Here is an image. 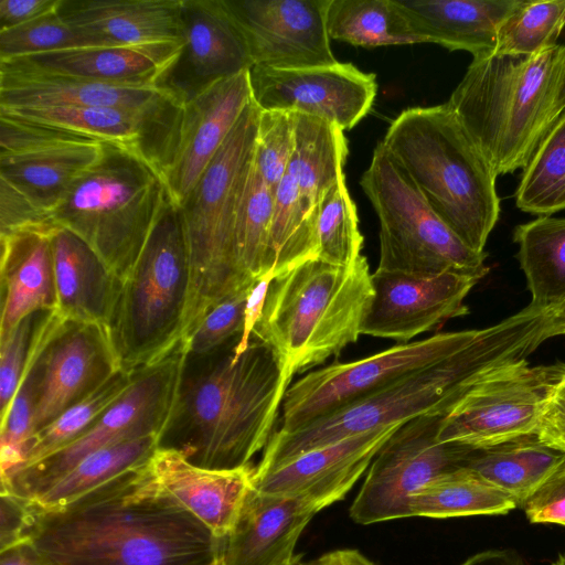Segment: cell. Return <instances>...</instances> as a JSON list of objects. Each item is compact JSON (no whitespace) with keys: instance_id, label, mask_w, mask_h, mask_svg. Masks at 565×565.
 Masks as SVG:
<instances>
[{"instance_id":"6da1fadb","label":"cell","mask_w":565,"mask_h":565,"mask_svg":"<svg viewBox=\"0 0 565 565\" xmlns=\"http://www.w3.org/2000/svg\"><path fill=\"white\" fill-rule=\"evenodd\" d=\"M31 509L26 540L54 565H212L222 558L224 539L159 483L150 460L64 507L31 502Z\"/></svg>"},{"instance_id":"7a4b0ae2","label":"cell","mask_w":565,"mask_h":565,"mask_svg":"<svg viewBox=\"0 0 565 565\" xmlns=\"http://www.w3.org/2000/svg\"><path fill=\"white\" fill-rule=\"evenodd\" d=\"M241 338L207 353L185 352L158 448L201 468L235 470L266 447L288 388L271 349L252 335L236 354Z\"/></svg>"},{"instance_id":"3957f363","label":"cell","mask_w":565,"mask_h":565,"mask_svg":"<svg viewBox=\"0 0 565 565\" xmlns=\"http://www.w3.org/2000/svg\"><path fill=\"white\" fill-rule=\"evenodd\" d=\"M546 311L529 305L480 329L472 342L437 363L412 372L295 431L276 430L254 473H264L303 452L351 436L422 415H447L476 386L525 361L546 341Z\"/></svg>"},{"instance_id":"277c9868","label":"cell","mask_w":565,"mask_h":565,"mask_svg":"<svg viewBox=\"0 0 565 565\" xmlns=\"http://www.w3.org/2000/svg\"><path fill=\"white\" fill-rule=\"evenodd\" d=\"M381 142L441 221L483 253L500 214L498 175L448 104L403 110Z\"/></svg>"},{"instance_id":"5b68a950","label":"cell","mask_w":565,"mask_h":565,"mask_svg":"<svg viewBox=\"0 0 565 565\" xmlns=\"http://www.w3.org/2000/svg\"><path fill=\"white\" fill-rule=\"evenodd\" d=\"M373 295L365 256L348 266L309 259L273 278L252 335L271 349L288 388L358 341Z\"/></svg>"},{"instance_id":"8992f818","label":"cell","mask_w":565,"mask_h":565,"mask_svg":"<svg viewBox=\"0 0 565 565\" xmlns=\"http://www.w3.org/2000/svg\"><path fill=\"white\" fill-rule=\"evenodd\" d=\"M565 45L521 57H473L447 102L497 175L524 169L552 128Z\"/></svg>"},{"instance_id":"52a82bcc","label":"cell","mask_w":565,"mask_h":565,"mask_svg":"<svg viewBox=\"0 0 565 565\" xmlns=\"http://www.w3.org/2000/svg\"><path fill=\"white\" fill-rule=\"evenodd\" d=\"M260 109L246 106L194 188L178 206L185 235L190 292L182 339L222 299L250 288L235 249V212L254 159Z\"/></svg>"},{"instance_id":"ba28073f","label":"cell","mask_w":565,"mask_h":565,"mask_svg":"<svg viewBox=\"0 0 565 565\" xmlns=\"http://www.w3.org/2000/svg\"><path fill=\"white\" fill-rule=\"evenodd\" d=\"M169 200L154 168L104 143L100 158L71 185L51 216L85 241L122 282Z\"/></svg>"},{"instance_id":"9c48e42d","label":"cell","mask_w":565,"mask_h":565,"mask_svg":"<svg viewBox=\"0 0 565 565\" xmlns=\"http://www.w3.org/2000/svg\"><path fill=\"white\" fill-rule=\"evenodd\" d=\"M189 292L181 214L169 200L121 282L108 327L120 369L132 372L150 364L182 339Z\"/></svg>"},{"instance_id":"30bf717a","label":"cell","mask_w":565,"mask_h":565,"mask_svg":"<svg viewBox=\"0 0 565 565\" xmlns=\"http://www.w3.org/2000/svg\"><path fill=\"white\" fill-rule=\"evenodd\" d=\"M360 185L380 222L377 269L418 277L447 271L480 280L486 252L468 247L430 209L380 141Z\"/></svg>"},{"instance_id":"8fae6325","label":"cell","mask_w":565,"mask_h":565,"mask_svg":"<svg viewBox=\"0 0 565 565\" xmlns=\"http://www.w3.org/2000/svg\"><path fill=\"white\" fill-rule=\"evenodd\" d=\"M184 355L181 339L160 359L135 370L129 387L81 436L1 477V490L34 501L88 455L124 440L159 437L173 405Z\"/></svg>"},{"instance_id":"7c38bea8","label":"cell","mask_w":565,"mask_h":565,"mask_svg":"<svg viewBox=\"0 0 565 565\" xmlns=\"http://www.w3.org/2000/svg\"><path fill=\"white\" fill-rule=\"evenodd\" d=\"M479 330L440 332L356 361L334 362L315 370L288 387L277 430L295 431L412 372L437 363L472 342Z\"/></svg>"},{"instance_id":"4fadbf2b","label":"cell","mask_w":565,"mask_h":565,"mask_svg":"<svg viewBox=\"0 0 565 565\" xmlns=\"http://www.w3.org/2000/svg\"><path fill=\"white\" fill-rule=\"evenodd\" d=\"M564 376L563 362L525 360L498 372L444 417L438 440L480 449L536 435Z\"/></svg>"},{"instance_id":"5bb4252c","label":"cell","mask_w":565,"mask_h":565,"mask_svg":"<svg viewBox=\"0 0 565 565\" xmlns=\"http://www.w3.org/2000/svg\"><path fill=\"white\" fill-rule=\"evenodd\" d=\"M446 415L402 423L376 452L349 513L359 524L409 518L412 499L428 483L461 468L472 448L440 443Z\"/></svg>"},{"instance_id":"9a60e30c","label":"cell","mask_w":565,"mask_h":565,"mask_svg":"<svg viewBox=\"0 0 565 565\" xmlns=\"http://www.w3.org/2000/svg\"><path fill=\"white\" fill-rule=\"evenodd\" d=\"M118 370L108 327L66 320L54 310L28 366L34 390V433Z\"/></svg>"},{"instance_id":"2e32d148","label":"cell","mask_w":565,"mask_h":565,"mask_svg":"<svg viewBox=\"0 0 565 565\" xmlns=\"http://www.w3.org/2000/svg\"><path fill=\"white\" fill-rule=\"evenodd\" d=\"M103 149L95 139L0 114V178L50 215Z\"/></svg>"},{"instance_id":"e0dca14e","label":"cell","mask_w":565,"mask_h":565,"mask_svg":"<svg viewBox=\"0 0 565 565\" xmlns=\"http://www.w3.org/2000/svg\"><path fill=\"white\" fill-rule=\"evenodd\" d=\"M248 76L260 110L315 116L343 131L367 115L377 87L374 74L340 62L307 68L252 66Z\"/></svg>"},{"instance_id":"ac0fdd59","label":"cell","mask_w":565,"mask_h":565,"mask_svg":"<svg viewBox=\"0 0 565 565\" xmlns=\"http://www.w3.org/2000/svg\"><path fill=\"white\" fill-rule=\"evenodd\" d=\"M183 106L172 99L148 108L51 106L0 108V114L125 149L163 178L177 150Z\"/></svg>"},{"instance_id":"d6986e66","label":"cell","mask_w":565,"mask_h":565,"mask_svg":"<svg viewBox=\"0 0 565 565\" xmlns=\"http://www.w3.org/2000/svg\"><path fill=\"white\" fill-rule=\"evenodd\" d=\"M253 66L307 68L338 63L327 32L330 0H224Z\"/></svg>"},{"instance_id":"ffe728a7","label":"cell","mask_w":565,"mask_h":565,"mask_svg":"<svg viewBox=\"0 0 565 565\" xmlns=\"http://www.w3.org/2000/svg\"><path fill=\"white\" fill-rule=\"evenodd\" d=\"M479 280L447 271L418 277L376 269L373 299L361 334L407 343L449 319L468 313L463 301Z\"/></svg>"},{"instance_id":"44dd1931","label":"cell","mask_w":565,"mask_h":565,"mask_svg":"<svg viewBox=\"0 0 565 565\" xmlns=\"http://www.w3.org/2000/svg\"><path fill=\"white\" fill-rule=\"evenodd\" d=\"M184 44L158 85L183 105L253 66L246 40L224 0H182Z\"/></svg>"},{"instance_id":"7402d4cb","label":"cell","mask_w":565,"mask_h":565,"mask_svg":"<svg viewBox=\"0 0 565 565\" xmlns=\"http://www.w3.org/2000/svg\"><path fill=\"white\" fill-rule=\"evenodd\" d=\"M401 424L348 437L264 473H254L253 487L265 493L300 498L322 510L345 497Z\"/></svg>"},{"instance_id":"603a6c76","label":"cell","mask_w":565,"mask_h":565,"mask_svg":"<svg viewBox=\"0 0 565 565\" xmlns=\"http://www.w3.org/2000/svg\"><path fill=\"white\" fill-rule=\"evenodd\" d=\"M58 12L109 45L149 54L166 71L184 44L182 0H61Z\"/></svg>"},{"instance_id":"cb8c5ba5","label":"cell","mask_w":565,"mask_h":565,"mask_svg":"<svg viewBox=\"0 0 565 565\" xmlns=\"http://www.w3.org/2000/svg\"><path fill=\"white\" fill-rule=\"evenodd\" d=\"M250 102L247 70L184 104L174 158L163 177L173 204L188 196Z\"/></svg>"},{"instance_id":"d4e9b609","label":"cell","mask_w":565,"mask_h":565,"mask_svg":"<svg viewBox=\"0 0 565 565\" xmlns=\"http://www.w3.org/2000/svg\"><path fill=\"white\" fill-rule=\"evenodd\" d=\"M319 511L303 499L265 493L252 487L224 537V565H287L300 534Z\"/></svg>"},{"instance_id":"484cf974","label":"cell","mask_w":565,"mask_h":565,"mask_svg":"<svg viewBox=\"0 0 565 565\" xmlns=\"http://www.w3.org/2000/svg\"><path fill=\"white\" fill-rule=\"evenodd\" d=\"M159 483L216 536L233 527L248 491L255 468L211 470L189 462L181 454L157 448L150 459Z\"/></svg>"},{"instance_id":"4316f807","label":"cell","mask_w":565,"mask_h":565,"mask_svg":"<svg viewBox=\"0 0 565 565\" xmlns=\"http://www.w3.org/2000/svg\"><path fill=\"white\" fill-rule=\"evenodd\" d=\"M172 99L178 100L159 85H122L56 76L0 63V108H148Z\"/></svg>"},{"instance_id":"83f0119b","label":"cell","mask_w":565,"mask_h":565,"mask_svg":"<svg viewBox=\"0 0 565 565\" xmlns=\"http://www.w3.org/2000/svg\"><path fill=\"white\" fill-rule=\"evenodd\" d=\"M51 242L57 298L55 311L66 320L109 327L121 281L73 232L58 227Z\"/></svg>"},{"instance_id":"f1b7e54d","label":"cell","mask_w":565,"mask_h":565,"mask_svg":"<svg viewBox=\"0 0 565 565\" xmlns=\"http://www.w3.org/2000/svg\"><path fill=\"white\" fill-rule=\"evenodd\" d=\"M54 232L21 231L0 235V340L29 315L56 309L51 242Z\"/></svg>"},{"instance_id":"f546056e","label":"cell","mask_w":565,"mask_h":565,"mask_svg":"<svg viewBox=\"0 0 565 565\" xmlns=\"http://www.w3.org/2000/svg\"><path fill=\"white\" fill-rule=\"evenodd\" d=\"M522 0H397L422 43L462 50L473 57L494 52L501 23Z\"/></svg>"},{"instance_id":"4dcf8cb0","label":"cell","mask_w":565,"mask_h":565,"mask_svg":"<svg viewBox=\"0 0 565 565\" xmlns=\"http://www.w3.org/2000/svg\"><path fill=\"white\" fill-rule=\"evenodd\" d=\"M29 71L122 85H158L166 68L122 46H84L0 61Z\"/></svg>"},{"instance_id":"1f68e13d","label":"cell","mask_w":565,"mask_h":565,"mask_svg":"<svg viewBox=\"0 0 565 565\" xmlns=\"http://www.w3.org/2000/svg\"><path fill=\"white\" fill-rule=\"evenodd\" d=\"M564 462L565 451L544 444L534 435L470 449L461 468L507 492L522 508Z\"/></svg>"},{"instance_id":"d6a6232c","label":"cell","mask_w":565,"mask_h":565,"mask_svg":"<svg viewBox=\"0 0 565 565\" xmlns=\"http://www.w3.org/2000/svg\"><path fill=\"white\" fill-rule=\"evenodd\" d=\"M295 148L289 172L297 183L299 199L308 215L317 221L322 198L344 177L348 141L338 126L306 114L294 113Z\"/></svg>"},{"instance_id":"836d02e7","label":"cell","mask_w":565,"mask_h":565,"mask_svg":"<svg viewBox=\"0 0 565 565\" xmlns=\"http://www.w3.org/2000/svg\"><path fill=\"white\" fill-rule=\"evenodd\" d=\"M513 241L530 305L550 312L565 303V218L540 216L518 225Z\"/></svg>"},{"instance_id":"e575fe53","label":"cell","mask_w":565,"mask_h":565,"mask_svg":"<svg viewBox=\"0 0 565 565\" xmlns=\"http://www.w3.org/2000/svg\"><path fill=\"white\" fill-rule=\"evenodd\" d=\"M516 502L475 472L459 468L424 487L411 502L412 516L446 519L507 514Z\"/></svg>"},{"instance_id":"d590c367","label":"cell","mask_w":565,"mask_h":565,"mask_svg":"<svg viewBox=\"0 0 565 565\" xmlns=\"http://www.w3.org/2000/svg\"><path fill=\"white\" fill-rule=\"evenodd\" d=\"M326 25L330 40L354 46L422 43L397 0H330Z\"/></svg>"},{"instance_id":"8d00e7d4","label":"cell","mask_w":565,"mask_h":565,"mask_svg":"<svg viewBox=\"0 0 565 565\" xmlns=\"http://www.w3.org/2000/svg\"><path fill=\"white\" fill-rule=\"evenodd\" d=\"M158 436L124 440L104 447L84 459L33 502L41 509L64 507L119 475L150 460Z\"/></svg>"},{"instance_id":"74e56055","label":"cell","mask_w":565,"mask_h":565,"mask_svg":"<svg viewBox=\"0 0 565 565\" xmlns=\"http://www.w3.org/2000/svg\"><path fill=\"white\" fill-rule=\"evenodd\" d=\"M274 194L254 162L243 182L235 212V249L239 270L254 284L273 271L270 225Z\"/></svg>"},{"instance_id":"f35d334b","label":"cell","mask_w":565,"mask_h":565,"mask_svg":"<svg viewBox=\"0 0 565 565\" xmlns=\"http://www.w3.org/2000/svg\"><path fill=\"white\" fill-rule=\"evenodd\" d=\"M515 204L522 212L539 216L565 210V110L523 169Z\"/></svg>"},{"instance_id":"ab89813d","label":"cell","mask_w":565,"mask_h":565,"mask_svg":"<svg viewBox=\"0 0 565 565\" xmlns=\"http://www.w3.org/2000/svg\"><path fill=\"white\" fill-rule=\"evenodd\" d=\"M132 375L134 371L118 370L92 394L38 431L22 463L13 471L38 462L81 436L129 387Z\"/></svg>"},{"instance_id":"60d3db41","label":"cell","mask_w":565,"mask_h":565,"mask_svg":"<svg viewBox=\"0 0 565 565\" xmlns=\"http://www.w3.org/2000/svg\"><path fill=\"white\" fill-rule=\"evenodd\" d=\"M565 26V0L521 1L501 23L494 54L527 57L556 45Z\"/></svg>"},{"instance_id":"b9f144b4","label":"cell","mask_w":565,"mask_h":565,"mask_svg":"<svg viewBox=\"0 0 565 565\" xmlns=\"http://www.w3.org/2000/svg\"><path fill=\"white\" fill-rule=\"evenodd\" d=\"M318 258L330 264L348 266L361 256L363 236L359 228L355 204L344 177L322 198L317 218Z\"/></svg>"},{"instance_id":"7bdbcfd3","label":"cell","mask_w":565,"mask_h":565,"mask_svg":"<svg viewBox=\"0 0 565 565\" xmlns=\"http://www.w3.org/2000/svg\"><path fill=\"white\" fill-rule=\"evenodd\" d=\"M84 46H113L67 21L58 8L24 24L0 30V61Z\"/></svg>"},{"instance_id":"ee69618b","label":"cell","mask_w":565,"mask_h":565,"mask_svg":"<svg viewBox=\"0 0 565 565\" xmlns=\"http://www.w3.org/2000/svg\"><path fill=\"white\" fill-rule=\"evenodd\" d=\"M53 311L43 310L29 315L6 338L0 340L1 420L10 408Z\"/></svg>"},{"instance_id":"f6af8a7d","label":"cell","mask_w":565,"mask_h":565,"mask_svg":"<svg viewBox=\"0 0 565 565\" xmlns=\"http://www.w3.org/2000/svg\"><path fill=\"white\" fill-rule=\"evenodd\" d=\"M294 148V113L260 110L255 164L274 196L287 171Z\"/></svg>"},{"instance_id":"bcb514c9","label":"cell","mask_w":565,"mask_h":565,"mask_svg":"<svg viewBox=\"0 0 565 565\" xmlns=\"http://www.w3.org/2000/svg\"><path fill=\"white\" fill-rule=\"evenodd\" d=\"M250 288L233 294L212 306L183 339L185 352L207 353L234 338L242 337Z\"/></svg>"},{"instance_id":"7dc6e473","label":"cell","mask_w":565,"mask_h":565,"mask_svg":"<svg viewBox=\"0 0 565 565\" xmlns=\"http://www.w3.org/2000/svg\"><path fill=\"white\" fill-rule=\"evenodd\" d=\"M34 390L32 377L26 369L0 429L1 477L17 469L35 435Z\"/></svg>"},{"instance_id":"c3c4849f","label":"cell","mask_w":565,"mask_h":565,"mask_svg":"<svg viewBox=\"0 0 565 565\" xmlns=\"http://www.w3.org/2000/svg\"><path fill=\"white\" fill-rule=\"evenodd\" d=\"M60 226L25 194L0 178V235L21 231L54 232Z\"/></svg>"},{"instance_id":"681fc988","label":"cell","mask_w":565,"mask_h":565,"mask_svg":"<svg viewBox=\"0 0 565 565\" xmlns=\"http://www.w3.org/2000/svg\"><path fill=\"white\" fill-rule=\"evenodd\" d=\"M522 509L531 523L565 525V462L530 497Z\"/></svg>"},{"instance_id":"f907efd6","label":"cell","mask_w":565,"mask_h":565,"mask_svg":"<svg viewBox=\"0 0 565 565\" xmlns=\"http://www.w3.org/2000/svg\"><path fill=\"white\" fill-rule=\"evenodd\" d=\"M31 514V501L0 490V551L26 541Z\"/></svg>"},{"instance_id":"816d5d0a","label":"cell","mask_w":565,"mask_h":565,"mask_svg":"<svg viewBox=\"0 0 565 565\" xmlns=\"http://www.w3.org/2000/svg\"><path fill=\"white\" fill-rule=\"evenodd\" d=\"M61 0H0V30L18 26L56 10Z\"/></svg>"},{"instance_id":"f5cc1de1","label":"cell","mask_w":565,"mask_h":565,"mask_svg":"<svg viewBox=\"0 0 565 565\" xmlns=\"http://www.w3.org/2000/svg\"><path fill=\"white\" fill-rule=\"evenodd\" d=\"M273 278V271L265 274L254 282L249 290L245 307L244 330L236 347V354L242 353L249 344L253 330L262 316L267 290Z\"/></svg>"},{"instance_id":"db71d44e","label":"cell","mask_w":565,"mask_h":565,"mask_svg":"<svg viewBox=\"0 0 565 565\" xmlns=\"http://www.w3.org/2000/svg\"><path fill=\"white\" fill-rule=\"evenodd\" d=\"M536 436L544 444L565 451V401L554 396Z\"/></svg>"},{"instance_id":"11a10c76","label":"cell","mask_w":565,"mask_h":565,"mask_svg":"<svg viewBox=\"0 0 565 565\" xmlns=\"http://www.w3.org/2000/svg\"><path fill=\"white\" fill-rule=\"evenodd\" d=\"M0 565H54L29 540L0 551Z\"/></svg>"},{"instance_id":"9f6ffc18","label":"cell","mask_w":565,"mask_h":565,"mask_svg":"<svg viewBox=\"0 0 565 565\" xmlns=\"http://www.w3.org/2000/svg\"><path fill=\"white\" fill-rule=\"evenodd\" d=\"M460 565H530L512 550H489L472 555Z\"/></svg>"},{"instance_id":"6f0895ef","label":"cell","mask_w":565,"mask_h":565,"mask_svg":"<svg viewBox=\"0 0 565 565\" xmlns=\"http://www.w3.org/2000/svg\"><path fill=\"white\" fill-rule=\"evenodd\" d=\"M303 565H376L356 550H335L320 555Z\"/></svg>"},{"instance_id":"680465c9","label":"cell","mask_w":565,"mask_h":565,"mask_svg":"<svg viewBox=\"0 0 565 565\" xmlns=\"http://www.w3.org/2000/svg\"><path fill=\"white\" fill-rule=\"evenodd\" d=\"M556 335H565V303L547 313V340Z\"/></svg>"},{"instance_id":"91938a15","label":"cell","mask_w":565,"mask_h":565,"mask_svg":"<svg viewBox=\"0 0 565 565\" xmlns=\"http://www.w3.org/2000/svg\"><path fill=\"white\" fill-rule=\"evenodd\" d=\"M565 110V67L563 70L559 83L556 88L554 103L552 107L551 119L553 125L559 117V115Z\"/></svg>"},{"instance_id":"94428289","label":"cell","mask_w":565,"mask_h":565,"mask_svg":"<svg viewBox=\"0 0 565 565\" xmlns=\"http://www.w3.org/2000/svg\"><path fill=\"white\" fill-rule=\"evenodd\" d=\"M555 396L561 398V399H563V401H565V376L563 377V380L558 384L556 393H555Z\"/></svg>"},{"instance_id":"6125c7cd","label":"cell","mask_w":565,"mask_h":565,"mask_svg":"<svg viewBox=\"0 0 565 565\" xmlns=\"http://www.w3.org/2000/svg\"><path fill=\"white\" fill-rule=\"evenodd\" d=\"M305 563L301 561L300 555H294L291 561L287 565H303Z\"/></svg>"},{"instance_id":"be15d7a7","label":"cell","mask_w":565,"mask_h":565,"mask_svg":"<svg viewBox=\"0 0 565 565\" xmlns=\"http://www.w3.org/2000/svg\"><path fill=\"white\" fill-rule=\"evenodd\" d=\"M552 565H565V553L561 554Z\"/></svg>"},{"instance_id":"e7e4bbea","label":"cell","mask_w":565,"mask_h":565,"mask_svg":"<svg viewBox=\"0 0 565 565\" xmlns=\"http://www.w3.org/2000/svg\"><path fill=\"white\" fill-rule=\"evenodd\" d=\"M212 565H224L223 559H218L217 562L213 563Z\"/></svg>"}]
</instances>
